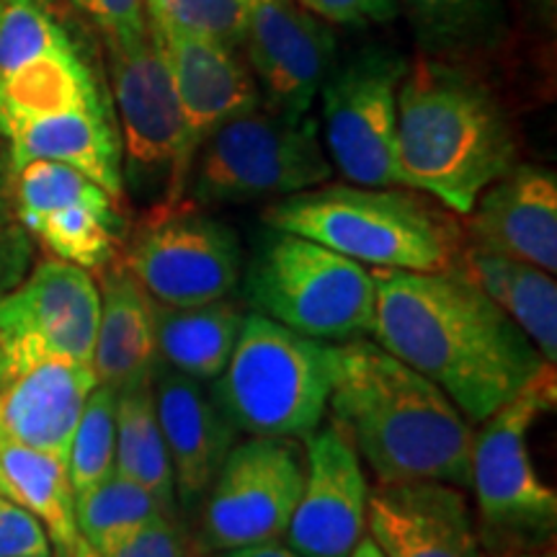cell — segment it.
I'll use <instances>...</instances> for the list:
<instances>
[{
  "instance_id": "obj_23",
  "label": "cell",
  "mask_w": 557,
  "mask_h": 557,
  "mask_svg": "<svg viewBox=\"0 0 557 557\" xmlns=\"http://www.w3.org/2000/svg\"><path fill=\"white\" fill-rule=\"evenodd\" d=\"M96 274L101 310L90 367L99 385L122 389L158 367L152 299L116 261Z\"/></svg>"
},
{
  "instance_id": "obj_1",
  "label": "cell",
  "mask_w": 557,
  "mask_h": 557,
  "mask_svg": "<svg viewBox=\"0 0 557 557\" xmlns=\"http://www.w3.org/2000/svg\"><path fill=\"white\" fill-rule=\"evenodd\" d=\"M369 338L436 387L470 421H485L547 364L517 323L462 269H372Z\"/></svg>"
},
{
  "instance_id": "obj_28",
  "label": "cell",
  "mask_w": 557,
  "mask_h": 557,
  "mask_svg": "<svg viewBox=\"0 0 557 557\" xmlns=\"http://www.w3.org/2000/svg\"><path fill=\"white\" fill-rule=\"evenodd\" d=\"M423 54L459 58L506 37V0H395Z\"/></svg>"
},
{
  "instance_id": "obj_26",
  "label": "cell",
  "mask_w": 557,
  "mask_h": 557,
  "mask_svg": "<svg viewBox=\"0 0 557 557\" xmlns=\"http://www.w3.org/2000/svg\"><path fill=\"white\" fill-rule=\"evenodd\" d=\"M0 496L37 517L50 537L52 553L70 557L81 534L67 465L62 459L0 434Z\"/></svg>"
},
{
  "instance_id": "obj_22",
  "label": "cell",
  "mask_w": 557,
  "mask_h": 557,
  "mask_svg": "<svg viewBox=\"0 0 557 557\" xmlns=\"http://www.w3.org/2000/svg\"><path fill=\"white\" fill-rule=\"evenodd\" d=\"M96 380L90 361L47 359L0 380V434L67 465Z\"/></svg>"
},
{
  "instance_id": "obj_15",
  "label": "cell",
  "mask_w": 557,
  "mask_h": 557,
  "mask_svg": "<svg viewBox=\"0 0 557 557\" xmlns=\"http://www.w3.org/2000/svg\"><path fill=\"white\" fill-rule=\"evenodd\" d=\"M103 47L109 90L120 124L124 171L137 189H169L178 163L181 107L163 47L150 26L139 37Z\"/></svg>"
},
{
  "instance_id": "obj_39",
  "label": "cell",
  "mask_w": 557,
  "mask_h": 557,
  "mask_svg": "<svg viewBox=\"0 0 557 557\" xmlns=\"http://www.w3.org/2000/svg\"><path fill=\"white\" fill-rule=\"evenodd\" d=\"M351 557H385L380 553V547L374 545L372 542V537H369V534H364V537L359 540V545L354 547V553H351Z\"/></svg>"
},
{
  "instance_id": "obj_33",
  "label": "cell",
  "mask_w": 557,
  "mask_h": 557,
  "mask_svg": "<svg viewBox=\"0 0 557 557\" xmlns=\"http://www.w3.org/2000/svg\"><path fill=\"white\" fill-rule=\"evenodd\" d=\"M99 32L101 45L139 37L148 29L145 0H67Z\"/></svg>"
},
{
  "instance_id": "obj_21",
  "label": "cell",
  "mask_w": 557,
  "mask_h": 557,
  "mask_svg": "<svg viewBox=\"0 0 557 557\" xmlns=\"http://www.w3.org/2000/svg\"><path fill=\"white\" fill-rule=\"evenodd\" d=\"M152 393L165 447H169L178 508L194 511L238 442V431L227 421L212 393L201 382L158 364Z\"/></svg>"
},
{
  "instance_id": "obj_18",
  "label": "cell",
  "mask_w": 557,
  "mask_h": 557,
  "mask_svg": "<svg viewBox=\"0 0 557 557\" xmlns=\"http://www.w3.org/2000/svg\"><path fill=\"white\" fill-rule=\"evenodd\" d=\"M243 50L263 107L310 114L338 60V39L297 0H253Z\"/></svg>"
},
{
  "instance_id": "obj_27",
  "label": "cell",
  "mask_w": 557,
  "mask_h": 557,
  "mask_svg": "<svg viewBox=\"0 0 557 557\" xmlns=\"http://www.w3.org/2000/svg\"><path fill=\"white\" fill-rule=\"evenodd\" d=\"M114 472L148 487L165 511L178 517L176 485H173L169 447L158 421L152 374L116 389Z\"/></svg>"
},
{
  "instance_id": "obj_17",
  "label": "cell",
  "mask_w": 557,
  "mask_h": 557,
  "mask_svg": "<svg viewBox=\"0 0 557 557\" xmlns=\"http://www.w3.org/2000/svg\"><path fill=\"white\" fill-rule=\"evenodd\" d=\"M369 483L351 438L336 423L305 436L302 493L284 542L302 557H351L367 534Z\"/></svg>"
},
{
  "instance_id": "obj_24",
  "label": "cell",
  "mask_w": 557,
  "mask_h": 557,
  "mask_svg": "<svg viewBox=\"0 0 557 557\" xmlns=\"http://www.w3.org/2000/svg\"><path fill=\"white\" fill-rule=\"evenodd\" d=\"M243 318L240 305L230 297L189 308L152 302L158 364L201 385H212L233 357Z\"/></svg>"
},
{
  "instance_id": "obj_10",
  "label": "cell",
  "mask_w": 557,
  "mask_h": 557,
  "mask_svg": "<svg viewBox=\"0 0 557 557\" xmlns=\"http://www.w3.org/2000/svg\"><path fill=\"white\" fill-rule=\"evenodd\" d=\"M152 302L189 308L230 297L243 271L240 238L189 199L163 201L127 227L114 259Z\"/></svg>"
},
{
  "instance_id": "obj_41",
  "label": "cell",
  "mask_w": 557,
  "mask_h": 557,
  "mask_svg": "<svg viewBox=\"0 0 557 557\" xmlns=\"http://www.w3.org/2000/svg\"><path fill=\"white\" fill-rule=\"evenodd\" d=\"M70 557H101V555H99V549L90 545V542L78 537V542H75V547H73V553H70Z\"/></svg>"
},
{
  "instance_id": "obj_36",
  "label": "cell",
  "mask_w": 557,
  "mask_h": 557,
  "mask_svg": "<svg viewBox=\"0 0 557 557\" xmlns=\"http://www.w3.org/2000/svg\"><path fill=\"white\" fill-rule=\"evenodd\" d=\"M29 263V243L24 230L11 220H0V295L18 282Z\"/></svg>"
},
{
  "instance_id": "obj_11",
  "label": "cell",
  "mask_w": 557,
  "mask_h": 557,
  "mask_svg": "<svg viewBox=\"0 0 557 557\" xmlns=\"http://www.w3.org/2000/svg\"><path fill=\"white\" fill-rule=\"evenodd\" d=\"M406 54L364 47L336 60L323 86V145L333 171L348 184L403 186L395 160L398 90L408 73Z\"/></svg>"
},
{
  "instance_id": "obj_14",
  "label": "cell",
  "mask_w": 557,
  "mask_h": 557,
  "mask_svg": "<svg viewBox=\"0 0 557 557\" xmlns=\"http://www.w3.org/2000/svg\"><path fill=\"white\" fill-rule=\"evenodd\" d=\"M16 220L54 259L101 271L120 256L124 207L86 173L52 160H32L11 173Z\"/></svg>"
},
{
  "instance_id": "obj_20",
  "label": "cell",
  "mask_w": 557,
  "mask_h": 557,
  "mask_svg": "<svg viewBox=\"0 0 557 557\" xmlns=\"http://www.w3.org/2000/svg\"><path fill=\"white\" fill-rule=\"evenodd\" d=\"M468 218V248L557 271L555 171L517 163L480 194Z\"/></svg>"
},
{
  "instance_id": "obj_25",
  "label": "cell",
  "mask_w": 557,
  "mask_h": 557,
  "mask_svg": "<svg viewBox=\"0 0 557 557\" xmlns=\"http://www.w3.org/2000/svg\"><path fill=\"white\" fill-rule=\"evenodd\" d=\"M459 269L532 341L547 364L557 361L555 274L532 263L465 248Z\"/></svg>"
},
{
  "instance_id": "obj_12",
  "label": "cell",
  "mask_w": 557,
  "mask_h": 557,
  "mask_svg": "<svg viewBox=\"0 0 557 557\" xmlns=\"http://www.w3.org/2000/svg\"><path fill=\"white\" fill-rule=\"evenodd\" d=\"M305 451L297 438L250 436L235 442L201 498L197 549L212 557L284 540L302 493Z\"/></svg>"
},
{
  "instance_id": "obj_5",
  "label": "cell",
  "mask_w": 557,
  "mask_h": 557,
  "mask_svg": "<svg viewBox=\"0 0 557 557\" xmlns=\"http://www.w3.org/2000/svg\"><path fill=\"white\" fill-rule=\"evenodd\" d=\"M67 114H114L99 32L67 0H0V143Z\"/></svg>"
},
{
  "instance_id": "obj_43",
  "label": "cell",
  "mask_w": 557,
  "mask_h": 557,
  "mask_svg": "<svg viewBox=\"0 0 557 557\" xmlns=\"http://www.w3.org/2000/svg\"><path fill=\"white\" fill-rule=\"evenodd\" d=\"M212 557H214V555H212Z\"/></svg>"
},
{
  "instance_id": "obj_4",
  "label": "cell",
  "mask_w": 557,
  "mask_h": 557,
  "mask_svg": "<svg viewBox=\"0 0 557 557\" xmlns=\"http://www.w3.org/2000/svg\"><path fill=\"white\" fill-rule=\"evenodd\" d=\"M263 222L369 269L451 271L468 248L457 214L408 186L323 184L271 201Z\"/></svg>"
},
{
  "instance_id": "obj_16",
  "label": "cell",
  "mask_w": 557,
  "mask_h": 557,
  "mask_svg": "<svg viewBox=\"0 0 557 557\" xmlns=\"http://www.w3.org/2000/svg\"><path fill=\"white\" fill-rule=\"evenodd\" d=\"M148 26L169 60L184 124L178 163L163 194V201H178L184 199L194 158L205 139L233 116L259 107L261 90L240 50L152 18H148Z\"/></svg>"
},
{
  "instance_id": "obj_38",
  "label": "cell",
  "mask_w": 557,
  "mask_h": 557,
  "mask_svg": "<svg viewBox=\"0 0 557 557\" xmlns=\"http://www.w3.org/2000/svg\"><path fill=\"white\" fill-rule=\"evenodd\" d=\"M0 220H11V171L3 143H0Z\"/></svg>"
},
{
  "instance_id": "obj_34",
  "label": "cell",
  "mask_w": 557,
  "mask_h": 557,
  "mask_svg": "<svg viewBox=\"0 0 557 557\" xmlns=\"http://www.w3.org/2000/svg\"><path fill=\"white\" fill-rule=\"evenodd\" d=\"M0 557H52L45 527L26 508L0 496Z\"/></svg>"
},
{
  "instance_id": "obj_3",
  "label": "cell",
  "mask_w": 557,
  "mask_h": 557,
  "mask_svg": "<svg viewBox=\"0 0 557 557\" xmlns=\"http://www.w3.org/2000/svg\"><path fill=\"white\" fill-rule=\"evenodd\" d=\"M519 148L504 103L455 58L423 54L398 90L395 160L403 186L468 218L493 181L517 165Z\"/></svg>"
},
{
  "instance_id": "obj_6",
  "label": "cell",
  "mask_w": 557,
  "mask_h": 557,
  "mask_svg": "<svg viewBox=\"0 0 557 557\" xmlns=\"http://www.w3.org/2000/svg\"><path fill=\"white\" fill-rule=\"evenodd\" d=\"M336 364V344L299 336L250 312L209 393L238 434L305 438L329 413Z\"/></svg>"
},
{
  "instance_id": "obj_8",
  "label": "cell",
  "mask_w": 557,
  "mask_h": 557,
  "mask_svg": "<svg viewBox=\"0 0 557 557\" xmlns=\"http://www.w3.org/2000/svg\"><path fill=\"white\" fill-rule=\"evenodd\" d=\"M246 299L299 336L346 344L372 333L377 282L364 263L274 230L246 271Z\"/></svg>"
},
{
  "instance_id": "obj_19",
  "label": "cell",
  "mask_w": 557,
  "mask_h": 557,
  "mask_svg": "<svg viewBox=\"0 0 557 557\" xmlns=\"http://www.w3.org/2000/svg\"><path fill=\"white\" fill-rule=\"evenodd\" d=\"M367 532L385 557H483L465 491L438 480L369 487Z\"/></svg>"
},
{
  "instance_id": "obj_29",
  "label": "cell",
  "mask_w": 557,
  "mask_h": 557,
  "mask_svg": "<svg viewBox=\"0 0 557 557\" xmlns=\"http://www.w3.org/2000/svg\"><path fill=\"white\" fill-rule=\"evenodd\" d=\"M158 517H173V513L160 506L148 487L132 483L120 472H111L101 485L75 498L78 534L96 549L107 547L120 534Z\"/></svg>"
},
{
  "instance_id": "obj_7",
  "label": "cell",
  "mask_w": 557,
  "mask_h": 557,
  "mask_svg": "<svg viewBox=\"0 0 557 557\" xmlns=\"http://www.w3.org/2000/svg\"><path fill=\"white\" fill-rule=\"evenodd\" d=\"M333 178L318 120L259 103L205 139L184 197L199 207L248 205L315 189Z\"/></svg>"
},
{
  "instance_id": "obj_2",
  "label": "cell",
  "mask_w": 557,
  "mask_h": 557,
  "mask_svg": "<svg viewBox=\"0 0 557 557\" xmlns=\"http://www.w3.org/2000/svg\"><path fill=\"white\" fill-rule=\"evenodd\" d=\"M329 408L377 485L438 480L470 487L472 421L442 387L377 341L338 344Z\"/></svg>"
},
{
  "instance_id": "obj_35",
  "label": "cell",
  "mask_w": 557,
  "mask_h": 557,
  "mask_svg": "<svg viewBox=\"0 0 557 557\" xmlns=\"http://www.w3.org/2000/svg\"><path fill=\"white\" fill-rule=\"evenodd\" d=\"M297 3L312 16L336 26L389 24L400 16L395 0H297Z\"/></svg>"
},
{
  "instance_id": "obj_42",
  "label": "cell",
  "mask_w": 557,
  "mask_h": 557,
  "mask_svg": "<svg viewBox=\"0 0 557 557\" xmlns=\"http://www.w3.org/2000/svg\"><path fill=\"white\" fill-rule=\"evenodd\" d=\"M498 557H553V553H527V549H508V553L498 555Z\"/></svg>"
},
{
  "instance_id": "obj_13",
  "label": "cell",
  "mask_w": 557,
  "mask_h": 557,
  "mask_svg": "<svg viewBox=\"0 0 557 557\" xmlns=\"http://www.w3.org/2000/svg\"><path fill=\"white\" fill-rule=\"evenodd\" d=\"M99 310L90 271L54 256L39 261L0 295V380L47 359L90 361Z\"/></svg>"
},
{
  "instance_id": "obj_9",
  "label": "cell",
  "mask_w": 557,
  "mask_h": 557,
  "mask_svg": "<svg viewBox=\"0 0 557 557\" xmlns=\"http://www.w3.org/2000/svg\"><path fill=\"white\" fill-rule=\"evenodd\" d=\"M555 364H545L506 406L485 418L472 436L470 487L480 524L491 540L542 542L557 524V493L540 478L529 434L542 413L555 408Z\"/></svg>"
},
{
  "instance_id": "obj_37",
  "label": "cell",
  "mask_w": 557,
  "mask_h": 557,
  "mask_svg": "<svg viewBox=\"0 0 557 557\" xmlns=\"http://www.w3.org/2000/svg\"><path fill=\"white\" fill-rule=\"evenodd\" d=\"M214 557H302V555H297L287 542L271 540V542H261V545L227 549V553H220Z\"/></svg>"
},
{
  "instance_id": "obj_40",
  "label": "cell",
  "mask_w": 557,
  "mask_h": 557,
  "mask_svg": "<svg viewBox=\"0 0 557 557\" xmlns=\"http://www.w3.org/2000/svg\"><path fill=\"white\" fill-rule=\"evenodd\" d=\"M529 5H532L534 13H537L540 18H545V21L555 18V0H529Z\"/></svg>"
},
{
  "instance_id": "obj_32",
  "label": "cell",
  "mask_w": 557,
  "mask_h": 557,
  "mask_svg": "<svg viewBox=\"0 0 557 557\" xmlns=\"http://www.w3.org/2000/svg\"><path fill=\"white\" fill-rule=\"evenodd\" d=\"M101 557H201L197 540L178 517H158L111 540Z\"/></svg>"
},
{
  "instance_id": "obj_30",
  "label": "cell",
  "mask_w": 557,
  "mask_h": 557,
  "mask_svg": "<svg viewBox=\"0 0 557 557\" xmlns=\"http://www.w3.org/2000/svg\"><path fill=\"white\" fill-rule=\"evenodd\" d=\"M116 455V389L96 385L83 408L67 451V478L73 496L101 485L114 472Z\"/></svg>"
},
{
  "instance_id": "obj_31",
  "label": "cell",
  "mask_w": 557,
  "mask_h": 557,
  "mask_svg": "<svg viewBox=\"0 0 557 557\" xmlns=\"http://www.w3.org/2000/svg\"><path fill=\"white\" fill-rule=\"evenodd\" d=\"M253 0H145V16L243 50Z\"/></svg>"
}]
</instances>
